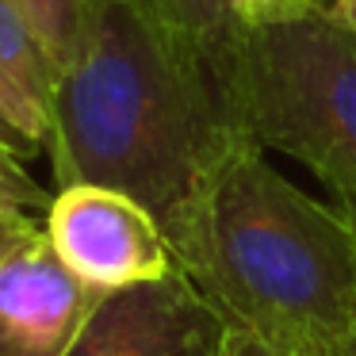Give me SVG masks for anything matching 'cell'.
Masks as SVG:
<instances>
[{"mask_svg": "<svg viewBox=\"0 0 356 356\" xmlns=\"http://www.w3.org/2000/svg\"><path fill=\"white\" fill-rule=\"evenodd\" d=\"M58 77L62 70L24 8L0 0V115L35 154L47 149Z\"/></svg>", "mask_w": 356, "mask_h": 356, "instance_id": "52a82bcc", "label": "cell"}, {"mask_svg": "<svg viewBox=\"0 0 356 356\" xmlns=\"http://www.w3.org/2000/svg\"><path fill=\"white\" fill-rule=\"evenodd\" d=\"M333 4V12H337L341 19H348V24L356 27V0H330Z\"/></svg>", "mask_w": 356, "mask_h": 356, "instance_id": "9a60e30c", "label": "cell"}, {"mask_svg": "<svg viewBox=\"0 0 356 356\" xmlns=\"http://www.w3.org/2000/svg\"><path fill=\"white\" fill-rule=\"evenodd\" d=\"M42 230L58 257L96 291H119L177 272V253L161 222L138 200L100 184L58 188Z\"/></svg>", "mask_w": 356, "mask_h": 356, "instance_id": "277c9868", "label": "cell"}, {"mask_svg": "<svg viewBox=\"0 0 356 356\" xmlns=\"http://www.w3.org/2000/svg\"><path fill=\"white\" fill-rule=\"evenodd\" d=\"M241 27H272L287 24V19L310 16L314 8H322L325 0H226Z\"/></svg>", "mask_w": 356, "mask_h": 356, "instance_id": "8fae6325", "label": "cell"}, {"mask_svg": "<svg viewBox=\"0 0 356 356\" xmlns=\"http://www.w3.org/2000/svg\"><path fill=\"white\" fill-rule=\"evenodd\" d=\"M24 16L35 24L42 35L47 50L54 54L58 70H70L81 54H85L88 39H92L96 24H100L104 8L111 0H16Z\"/></svg>", "mask_w": 356, "mask_h": 356, "instance_id": "9c48e42d", "label": "cell"}, {"mask_svg": "<svg viewBox=\"0 0 356 356\" xmlns=\"http://www.w3.org/2000/svg\"><path fill=\"white\" fill-rule=\"evenodd\" d=\"M218 88L249 142L302 161L356 211V27L330 0L287 24L241 27Z\"/></svg>", "mask_w": 356, "mask_h": 356, "instance_id": "3957f363", "label": "cell"}, {"mask_svg": "<svg viewBox=\"0 0 356 356\" xmlns=\"http://www.w3.org/2000/svg\"><path fill=\"white\" fill-rule=\"evenodd\" d=\"M35 215H19V211H0V261L12 253V245H16L19 238H24L27 230H35Z\"/></svg>", "mask_w": 356, "mask_h": 356, "instance_id": "4fadbf2b", "label": "cell"}, {"mask_svg": "<svg viewBox=\"0 0 356 356\" xmlns=\"http://www.w3.org/2000/svg\"><path fill=\"white\" fill-rule=\"evenodd\" d=\"M0 146H8L12 154H16V157H24V161H27V157H35V149L27 146V142L19 138L16 131H12V123H8L4 115H0Z\"/></svg>", "mask_w": 356, "mask_h": 356, "instance_id": "5bb4252c", "label": "cell"}, {"mask_svg": "<svg viewBox=\"0 0 356 356\" xmlns=\"http://www.w3.org/2000/svg\"><path fill=\"white\" fill-rule=\"evenodd\" d=\"M226 356H295L287 348L272 345V341L257 337V333L245 330H230V341H226Z\"/></svg>", "mask_w": 356, "mask_h": 356, "instance_id": "7c38bea8", "label": "cell"}, {"mask_svg": "<svg viewBox=\"0 0 356 356\" xmlns=\"http://www.w3.org/2000/svg\"><path fill=\"white\" fill-rule=\"evenodd\" d=\"M230 322L192 284L169 272L100 299L70 356H226Z\"/></svg>", "mask_w": 356, "mask_h": 356, "instance_id": "5b68a950", "label": "cell"}, {"mask_svg": "<svg viewBox=\"0 0 356 356\" xmlns=\"http://www.w3.org/2000/svg\"><path fill=\"white\" fill-rule=\"evenodd\" d=\"M241 138L215 73L172 50L131 0H111L58 77L47 154L58 188L100 184L138 200L177 253Z\"/></svg>", "mask_w": 356, "mask_h": 356, "instance_id": "6da1fadb", "label": "cell"}, {"mask_svg": "<svg viewBox=\"0 0 356 356\" xmlns=\"http://www.w3.org/2000/svg\"><path fill=\"white\" fill-rule=\"evenodd\" d=\"M177 264L230 330L295 356H356V211L284 180L257 142L222 157Z\"/></svg>", "mask_w": 356, "mask_h": 356, "instance_id": "7a4b0ae2", "label": "cell"}, {"mask_svg": "<svg viewBox=\"0 0 356 356\" xmlns=\"http://www.w3.org/2000/svg\"><path fill=\"white\" fill-rule=\"evenodd\" d=\"M131 4L172 50L218 77V65L226 62L241 31L226 0H131Z\"/></svg>", "mask_w": 356, "mask_h": 356, "instance_id": "ba28073f", "label": "cell"}, {"mask_svg": "<svg viewBox=\"0 0 356 356\" xmlns=\"http://www.w3.org/2000/svg\"><path fill=\"white\" fill-rule=\"evenodd\" d=\"M100 299L39 222L0 261V356H70Z\"/></svg>", "mask_w": 356, "mask_h": 356, "instance_id": "8992f818", "label": "cell"}, {"mask_svg": "<svg viewBox=\"0 0 356 356\" xmlns=\"http://www.w3.org/2000/svg\"><path fill=\"white\" fill-rule=\"evenodd\" d=\"M54 195L27 172L24 157H16L8 146H0V211L19 215H47Z\"/></svg>", "mask_w": 356, "mask_h": 356, "instance_id": "30bf717a", "label": "cell"}]
</instances>
